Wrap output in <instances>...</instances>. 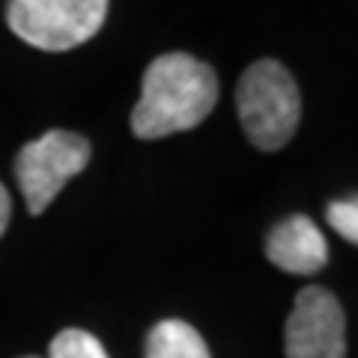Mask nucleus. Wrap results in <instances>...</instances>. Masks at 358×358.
<instances>
[{"label":"nucleus","mask_w":358,"mask_h":358,"mask_svg":"<svg viewBox=\"0 0 358 358\" xmlns=\"http://www.w3.org/2000/svg\"><path fill=\"white\" fill-rule=\"evenodd\" d=\"M218 102L215 69L192 54H162L143 72L141 99L131 110V131L141 141L200 126Z\"/></svg>","instance_id":"nucleus-1"},{"label":"nucleus","mask_w":358,"mask_h":358,"mask_svg":"<svg viewBox=\"0 0 358 358\" xmlns=\"http://www.w3.org/2000/svg\"><path fill=\"white\" fill-rule=\"evenodd\" d=\"M239 122L257 150L275 152L293 141L301 120L299 84L278 60H257L236 87Z\"/></svg>","instance_id":"nucleus-2"},{"label":"nucleus","mask_w":358,"mask_h":358,"mask_svg":"<svg viewBox=\"0 0 358 358\" xmlns=\"http://www.w3.org/2000/svg\"><path fill=\"white\" fill-rule=\"evenodd\" d=\"M108 0H9L6 24L42 51H69L105 24Z\"/></svg>","instance_id":"nucleus-3"},{"label":"nucleus","mask_w":358,"mask_h":358,"mask_svg":"<svg viewBox=\"0 0 358 358\" xmlns=\"http://www.w3.org/2000/svg\"><path fill=\"white\" fill-rule=\"evenodd\" d=\"M90 164V141L75 131L51 129L15 155V179L30 215H42L66 182Z\"/></svg>","instance_id":"nucleus-4"},{"label":"nucleus","mask_w":358,"mask_h":358,"mask_svg":"<svg viewBox=\"0 0 358 358\" xmlns=\"http://www.w3.org/2000/svg\"><path fill=\"white\" fill-rule=\"evenodd\" d=\"M287 358H346V317L326 287H305L284 329Z\"/></svg>","instance_id":"nucleus-5"},{"label":"nucleus","mask_w":358,"mask_h":358,"mask_svg":"<svg viewBox=\"0 0 358 358\" xmlns=\"http://www.w3.org/2000/svg\"><path fill=\"white\" fill-rule=\"evenodd\" d=\"M266 257L289 275H317L329 263V242L308 215H289L268 230Z\"/></svg>","instance_id":"nucleus-6"},{"label":"nucleus","mask_w":358,"mask_h":358,"mask_svg":"<svg viewBox=\"0 0 358 358\" xmlns=\"http://www.w3.org/2000/svg\"><path fill=\"white\" fill-rule=\"evenodd\" d=\"M147 358H212L206 341L185 320H162L147 334Z\"/></svg>","instance_id":"nucleus-7"},{"label":"nucleus","mask_w":358,"mask_h":358,"mask_svg":"<svg viewBox=\"0 0 358 358\" xmlns=\"http://www.w3.org/2000/svg\"><path fill=\"white\" fill-rule=\"evenodd\" d=\"M48 358H108L102 341L84 329H66L51 341Z\"/></svg>","instance_id":"nucleus-8"},{"label":"nucleus","mask_w":358,"mask_h":358,"mask_svg":"<svg viewBox=\"0 0 358 358\" xmlns=\"http://www.w3.org/2000/svg\"><path fill=\"white\" fill-rule=\"evenodd\" d=\"M326 218H329V224L341 233L346 242H352V245L358 242V203H355V197L334 200V203H329Z\"/></svg>","instance_id":"nucleus-9"},{"label":"nucleus","mask_w":358,"mask_h":358,"mask_svg":"<svg viewBox=\"0 0 358 358\" xmlns=\"http://www.w3.org/2000/svg\"><path fill=\"white\" fill-rule=\"evenodd\" d=\"M9 218H13V203H9V192L0 185V236H3L9 227Z\"/></svg>","instance_id":"nucleus-10"},{"label":"nucleus","mask_w":358,"mask_h":358,"mask_svg":"<svg viewBox=\"0 0 358 358\" xmlns=\"http://www.w3.org/2000/svg\"><path fill=\"white\" fill-rule=\"evenodd\" d=\"M24 358H39V355H24Z\"/></svg>","instance_id":"nucleus-11"}]
</instances>
